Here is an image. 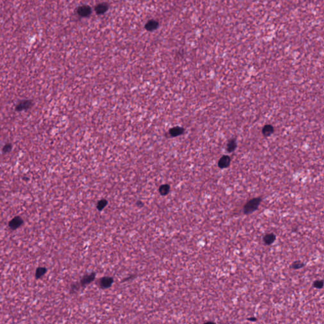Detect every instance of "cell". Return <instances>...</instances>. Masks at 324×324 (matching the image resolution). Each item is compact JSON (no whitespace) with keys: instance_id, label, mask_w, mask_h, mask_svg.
Listing matches in <instances>:
<instances>
[{"instance_id":"1","label":"cell","mask_w":324,"mask_h":324,"mask_svg":"<svg viewBox=\"0 0 324 324\" xmlns=\"http://www.w3.org/2000/svg\"><path fill=\"white\" fill-rule=\"evenodd\" d=\"M261 201L262 198L260 197H257V198L250 199L244 206V213L245 215H249L255 211L258 208Z\"/></svg>"},{"instance_id":"2","label":"cell","mask_w":324,"mask_h":324,"mask_svg":"<svg viewBox=\"0 0 324 324\" xmlns=\"http://www.w3.org/2000/svg\"><path fill=\"white\" fill-rule=\"evenodd\" d=\"M34 103L32 100L26 99L20 101L18 104L16 105V110L21 111L23 110H27L33 107Z\"/></svg>"},{"instance_id":"3","label":"cell","mask_w":324,"mask_h":324,"mask_svg":"<svg viewBox=\"0 0 324 324\" xmlns=\"http://www.w3.org/2000/svg\"><path fill=\"white\" fill-rule=\"evenodd\" d=\"M231 159L228 155H223L220 158V160L218 162V165L220 169H226L229 167L230 164H231Z\"/></svg>"},{"instance_id":"4","label":"cell","mask_w":324,"mask_h":324,"mask_svg":"<svg viewBox=\"0 0 324 324\" xmlns=\"http://www.w3.org/2000/svg\"><path fill=\"white\" fill-rule=\"evenodd\" d=\"M91 13V8L87 5H82L77 9V13L81 17H87Z\"/></svg>"},{"instance_id":"5","label":"cell","mask_w":324,"mask_h":324,"mask_svg":"<svg viewBox=\"0 0 324 324\" xmlns=\"http://www.w3.org/2000/svg\"><path fill=\"white\" fill-rule=\"evenodd\" d=\"M273 132H274V127L270 124H267L265 125L261 131L262 134L266 137L270 136L271 134L273 133Z\"/></svg>"},{"instance_id":"6","label":"cell","mask_w":324,"mask_h":324,"mask_svg":"<svg viewBox=\"0 0 324 324\" xmlns=\"http://www.w3.org/2000/svg\"><path fill=\"white\" fill-rule=\"evenodd\" d=\"M236 148H237L236 140H235V139H234V138H232V139H231L228 141L227 144L226 150L229 153H232L235 151V149H236Z\"/></svg>"},{"instance_id":"7","label":"cell","mask_w":324,"mask_h":324,"mask_svg":"<svg viewBox=\"0 0 324 324\" xmlns=\"http://www.w3.org/2000/svg\"><path fill=\"white\" fill-rule=\"evenodd\" d=\"M184 129L182 127H173L170 129L169 131V134L171 136L176 137L178 136V135L182 134L184 133Z\"/></svg>"},{"instance_id":"8","label":"cell","mask_w":324,"mask_h":324,"mask_svg":"<svg viewBox=\"0 0 324 324\" xmlns=\"http://www.w3.org/2000/svg\"><path fill=\"white\" fill-rule=\"evenodd\" d=\"M275 239L276 237L275 234H273V233H270L265 235L263 238V240L265 244H267V245H270V244H272L275 241Z\"/></svg>"},{"instance_id":"9","label":"cell","mask_w":324,"mask_h":324,"mask_svg":"<svg viewBox=\"0 0 324 324\" xmlns=\"http://www.w3.org/2000/svg\"><path fill=\"white\" fill-rule=\"evenodd\" d=\"M158 27V22L154 20H149V21L146 23V24L145 25L146 29L149 31L155 30Z\"/></svg>"},{"instance_id":"10","label":"cell","mask_w":324,"mask_h":324,"mask_svg":"<svg viewBox=\"0 0 324 324\" xmlns=\"http://www.w3.org/2000/svg\"><path fill=\"white\" fill-rule=\"evenodd\" d=\"M113 282V279L111 277H104L100 281V285L103 287H108Z\"/></svg>"},{"instance_id":"11","label":"cell","mask_w":324,"mask_h":324,"mask_svg":"<svg viewBox=\"0 0 324 324\" xmlns=\"http://www.w3.org/2000/svg\"><path fill=\"white\" fill-rule=\"evenodd\" d=\"M22 220L19 217H16L10 222V227L13 229H16L21 225Z\"/></svg>"},{"instance_id":"12","label":"cell","mask_w":324,"mask_h":324,"mask_svg":"<svg viewBox=\"0 0 324 324\" xmlns=\"http://www.w3.org/2000/svg\"><path fill=\"white\" fill-rule=\"evenodd\" d=\"M108 6L107 4H104V3H102V4H99L95 8V10L96 11L97 13L98 14H101V13H105L106 11L108 10Z\"/></svg>"},{"instance_id":"13","label":"cell","mask_w":324,"mask_h":324,"mask_svg":"<svg viewBox=\"0 0 324 324\" xmlns=\"http://www.w3.org/2000/svg\"><path fill=\"white\" fill-rule=\"evenodd\" d=\"M95 274H94V273H92V274H91V275H88L84 277L83 279L81 280V284L82 285H86V284H89V282H91V281H93L94 279H95Z\"/></svg>"},{"instance_id":"14","label":"cell","mask_w":324,"mask_h":324,"mask_svg":"<svg viewBox=\"0 0 324 324\" xmlns=\"http://www.w3.org/2000/svg\"><path fill=\"white\" fill-rule=\"evenodd\" d=\"M305 266L304 263H303L301 261H294L293 263L291 264V268L294 270H297L300 269Z\"/></svg>"},{"instance_id":"15","label":"cell","mask_w":324,"mask_h":324,"mask_svg":"<svg viewBox=\"0 0 324 324\" xmlns=\"http://www.w3.org/2000/svg\"><path fill=\"white\" fill-rule=\"evenodd\" d=\"M169 190H170V186L169 185L165 184V185H161V186L160 187V193L162 195H165L168 193L169 192Z\"/></svg>"},{"instance_id":"16","label":"cell","mask_w":324,"mask_h":324,"mask_svg":"<svg viewBox=\"0 0 324 324\" xmlns=\"http://www.w3.org/2000/svg\"><path fill=\"white\" fill-rule=\"evenodd\" d=\"M313 286L317 289H322L323 287V281L322 280H317L313 282Z\"/></svg>"},{"instance_id":"17","label":"cell","mask_w":324,"mask_h":324,"mask_svg":"<svg viewBox=\"0 0 324 324\" xmlns=\"http://www.w3.org/2000/svg\"><path fill=\"white\" fill-rule=\"evenodd\" d=\"M107 204V202L106 201L105 199H102L101 201H99L98 203V209L99 210H101L102 209H103L105 207L106 205Z\"/></svg>"},{"instance_id":"18","label":"cell","mask_w":324,"mask_h":324,"mask_svg":"<svg viewBox=\"0 0 324 324\" xmlns=\"http://www.w3.org/2000/svg\"><path fill=\"white\" fill-rule=\"evenodd\" d=\"M46 272V269L45 268H39L36 271V277L37 278L42 277Z\"/></svg>"},{"instance_id":"19","label":"cell","mask_w":324,"mask_h":324,"mask_svg":"<svg viewBox=\"0 0 324 324\" xmlns=\"http://www.w3.org/2000/svg\"><path fill=\"white\" fill-rule=\"evenodd\" d=\"M11 144H6V145L5 146L4 148H3V151H5V152L9 151H10V150H11Z\"/></svg>"},{"instance_id":"20","label":"cell","mask_w":324,"mask_h":324,"mask_svg":"<svg viewBox=\"0 0 324 324\" xmlns=\"http://www.w3.org/2000/svg\"><path fill=\"white\" fill-rule=\"evenodd\" d=\"M248 320H249V321H253V322H255V321H257V319H256V318H255V317L248 318Z\"/></svg>"},{"instance_id":"21","label":"cell","mask_w":324,"mask_h":324,"mask_svg":"<svg viewBox=\"0 0 324 324\" xmlns=\"http://www.w3.org/2000/svg\"><path fill=\"white\" fill-rule=\"evenodd\" d=\"M203 324H216V323H215L214 322H207Z\"/></svg>"}]
</instances>
